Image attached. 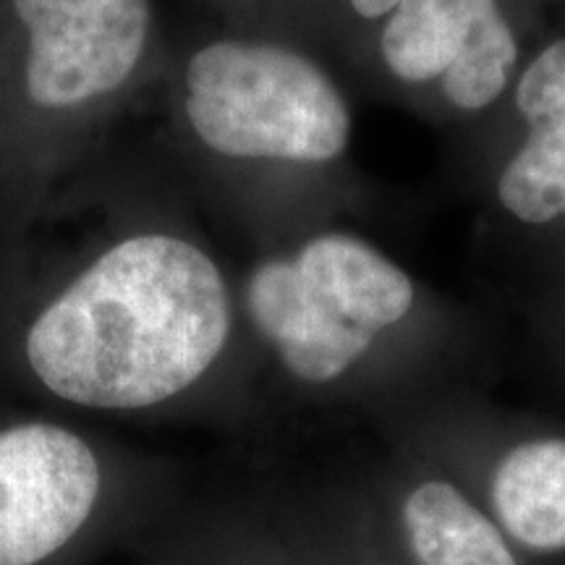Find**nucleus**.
<instances>
[{
    "label": "nucleus",
    "instance_id": "1",
    "mask_svg": "<svg viewBox=\"0 0 565 565\" xmlns=\"http://www.w3.org/2000/svg\"><path fill=\"white\" fill-rule=\"evenodd\" d=\"M228 335V288L207 254L173 236H137L38 317L26 359L71 404L131 412L192 387Z\"/></svg>",
    "mask_w": 565,
    "mask_h": 565
},
{
    "label": "nucleus",
    "instance_id": "10",
    "mask_svg": "<svg viewBox=\"0 0 565 565\" xmlns=\"http://www.w3.org/2000/svg\"><path fill=\"white\" fill-rule=\"evenodd\" d=\"M349 3L362 19L377 21V19L391 17V11L401 3V0H349Z\"/></svg>",
    "mask_w": 565,
    "mask_h": 565
},
{
    "label": "nucleus",
    "instance_id": "3",
    "mask_svg": "<svg viewBox=\"0 0 565 565\" xmlns=\"http://www.w3.org/2000/svg\"><path fill=\"white\" fill-rule=\"evenodd\" d=\"M186 116L212 152L322 166L343 158L353 118L312 58L273 42L221 40L186 66Z\"/></svg>",
    "mask_w": 565,
    "mask_h": 565
},
{
    "label": "nucleus",
    "instance_id": "2",
    "mask_svg": "<svg viewBox=\"0 0 565 565\" xmlns=\"http://www.w3.org/2000/svg\"><path fill=\"white\" fill-rule=\"evenodd\" d=\"M422 307L398 259L343 231L309 238L294 257L267 259L246 280V312L291 377L330 385Z\"/></svg>",
    "mask_w": 565,
    "mask_h": 565
},
{
    "label": "nucleus",
    "instance_id": "6",
    "mask_svg": "<svg viewBox=\"0 0 565 565\" xmlns=\"http://www.w3.org/2000/svg\"><path fill=\"white\" fill-rule=\"evenodd\" d=\"M30 32L26 89L40 108H71L129 79L145 53L150 0H13Z\"/></svg>",
    "mask_w": 565,
    "mask_h": 565
},
{
    "label": "nucleus",
    "instance_id": "4",
    "mask_svg": "<svg viewBox=\"0 0 565 565\" xmlns=\"http://www.w3.org/2000/svg\"><path fill=\"white\" fill-rule=\"evenodd\" d=\"M380 58L404 87L435 89L458 116H479L511 95L524 51L500 0H401Z\"/></svg>",
    "mask_w": 565,
    "mask_h": 565
},
{
    "label": "nucleus",
    "instance_id": "5",
    "mask_svg": "<svg viewBox=\"0 0 565 565\" xmlns=\"http://www.w3.org/2000/svg\"><path fill=\"white\" fill-rule=\"evenodd\" d=\"M100 494L89 445L55 424L0 433V565H38L87 524Z\"/></svg>",
    "mask_w": 565,
    "mask_h": 565
},
{
    "label": "nucleus",
    "instance_id": "7",
    "mask_svg": "<svg viewBox=\"0 0 565 565\" xmlns=\"http://www.w3.org/2000/svg\"><path fill=\"white\" fill-rule=\"evenodd\" d=\"M508 97L521 137L500 166L494 200L529 228L565 223V38L524 58Z\"/></svg>",
    "mask_w": 565,
    "mask_h": 565
},
{
    "label": "nucleus",
    "instance_id": "8",
    "mask_svg": "<svg viewBox=\"0 0 565 565\" xmlns=\"http://www.w3.org/2000/svg\"><path fill=\"white\" fill-rule=\"evenodd\" d=\"M494 521L508 540L532 553L565 550V437H529L494 463Z\"/></svg>",
    "mask_w": 565,
    "mask_h": 565
},
{
    "label": "nucleus",
    "instance_id": "9",
    "mask_svg": "<svg viewBox=\"0 0 565 565\" xmlns=\"http://www.w3.org/2000/svg\"><path fill=\"white\" fill-rule=\"evenodd\" d=\"M401 526L416 565H519L498 521L448 479L414 484Z\"/></svg>",
    "mask_w": 565,
    "mask_h": 565
}]
</instances>
